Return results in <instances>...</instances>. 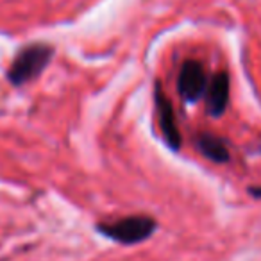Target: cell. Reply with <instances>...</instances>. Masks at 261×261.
<instances>
[{
    "instance_id": "obj_7",
    "label": "cell",
    "mask_w": 261,
    "mask_h": 261,
    "mask_svg": "<svg viewBox=\"0 0 261 261\" xmlns=\"http://www.w3.org/2000/svg\"><path fill=\"white\" fill-rule=\"evenodd\" d=\"M249 193L254 199H261V186H249Z\"/></svg>"
},
{
    "instance_id": "obj_3",
    "label": "cell",
    "mask_w": 261,
    "mask_h": 261,
    "mask_svg": "<svg viewBox=\"0 0 261 261\" xmlns=\"http://www.w3.org/2000/svg\"><path fill=\"white\" fill-rule=\"evenodd\" d=\"M210 77L199 59H186L177 75V91L186 104H195L206 95Z\"/></svg>"
},
{
    "instance_id": "obj_4",
    "label": "cell",
    "mask_w": 261,
    "mask_h": 261,
    "mask_svg": "<svg viewBox=\"0 0 261 261\" xmlns=\"http://www.w3.org/2000/svg\"><path fill=\"white\" fill-rule=\"evenodd\" d=\"M154 108H156L158 123H160V130L163 135L165 143L168 145V149L179 150L182 138L181 133H179L177 118H175V109L172 100L168 98V95L165 93L160 81L154 83Z\"/></svg>"
},
{
    "instance_id": "obj_2",
    "label": "cell",
    "mask_w": 261,
    "mask_h": 261,
    "mask_svg": "<svg viewBox=\"0 0 261 261\" xmlns=\"http://www.w3.org/2000/svg\"><path fill=\"white\" fill-rule=\"evenodd\" d=\"M158 229V220L150 215H129L113 222H98L95 231L120 245H138L150 238Z\"/></svg>"
},
{
    "instance_id": "obj_5",
    "label": "cell",
    "mask_w": 261,
    "mask_h": 261,
    "mask_svg": "<svg viewBox=\"0 0 261 261\" xmlns=\"http://www.w3.org/2000/svg\"><path fill=\"white\" fill-rule=\"evenodd\" d=\"M229 97H231V77L227 72H217L210 79L206 90V111L211 118H220L227 111Z\"/></svg>"
},
{
    "instance_id": "obj_6",
    "label": "cell",
    "mask_w": 261,
    "mask_h": 261,
    "mask_svg": "<svg viewBox=\"0 0 261 261\" xmlns=\"http://www.w3.org/2000/svg\"><path fill=\"white\" fill-rule=\"evenodd\" d=\"M197 149L206 160L213 163L224 165L231 160V150L224 138L213 135V133H200L197 136Z\"/></svg>"
},
{
    "instance_id": "obj_1",
    "label": "cell",
    "mask_w": 261,
    "mask_h": 261,
    "mask_svg": "<svg viewBox=\"0 0 261 261\" xmlns=\"http://www.w3.org/2000/svg\"><path fill=\"white\" fill-rule=\"evenodd\" d=\"M56 54V48L48 43H29L15 56L8 68V81L15 88H20L23 84H29L36 81L41 73L50 65L52 58Z\"/></svg>"
}]
</instances>
